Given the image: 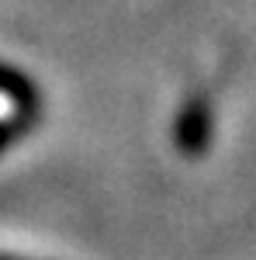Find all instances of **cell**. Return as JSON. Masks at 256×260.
Returning a JSON list of instances; mask_svg holds the SVG:
<instances>
[{
    "mask_svg": "<svg viewBox=\"0 0 256 260\" xmlns=\"http://www.w3.org/2000/svg\"><path fill=\"white\" fill-rule=\"evenodd\" d=\"M31 121L21 118V115H14V118H0V153L7 149V146H14V142L24 136V128H28Z\"/></svg>",
    "mask_w": 256,
    "mask_h": 260,
    "instance_id": "2",
    "label": "cell"
},
{
    "mask_svg": "<svg viewBox=\"0 0 256 260\" xmlns=\"http://www.w3.org/2000/svg\"><path fill=\"white\" fill-rule=\"evenodd\" d=\"M0 98H7V104L14 108V115L35 121L39 115V87L28 80L21 70L0 62Z\"/></svg>",
    "mask_w": 256,
    "mask_h": 260,
    "instance_id": "1",
    "label": "cell"
},
{
    "mask_svg": "<svg viewBox=\"0 0 256 260\" xmlns=\"http://www.w3.org/2000/svg\"><path fill=\"white\" fill-rule=\"evenodd\" d=\"M0 260H18V257H7V253H0Z\"/></svg>",
    "mask_w": 256,
    "mask_h": 260,
    "instance_id": "3",
    "label": "cell"
}]
</instances>
